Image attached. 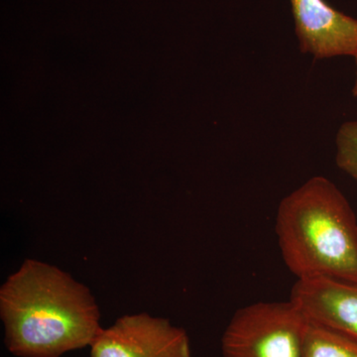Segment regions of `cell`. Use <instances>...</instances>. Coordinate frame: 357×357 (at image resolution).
Returning a JSON list of instances; mask_svg holds the SVG:
<instances>
[{"instance_id":"8","label":"cell","mask_w":357,"mask_h":357,"mask_svg":"<svg viewBox=\"0 0 357 357\" xmlns=\"http://www.w3.org/2000/svg\"><path fill=\"white\" fill-rule=\"evenodd\" d=\"M335 145L338 168L357 182V121H347L340 126Z\"/></svg>"},{"instance_id":"4","label":"cell","mask_w":357,"mask_h":357,"mask_svg":"<svg viewBox=\"0 0 357 357\" xmlns=\"http://www.w3.org/2000/svg\"><path fill=\"white\" fill-rule=\"evenodd\" d=\"M91 357H192V352L184 328L142 312L102 328L91 345Z\"/></svg>"},{"instance_id":"9","label":"cell","mask_w":357,"mask_h":357,"mask_svg":"<svg viewBox=\"0 0 357 357\" xmlns=\"http://www.w3.org/2000/svg\"><path fill=\"white\" fill-rule=\"evenodd\" d=\"M354 59H356V82H354V89H352V95L356 96L357 98V54L354 56Z\"/></svg>"},{"instance_id":"7","label":"cell","mask_w":357,"mask_h":357,"mask_svg":"<svg viewBox=\"0 0 357 357\" xmlns=\"http://www.w3.org/2000/svg\"><path fill=\"white\" fill-rule=\"evenodd\" d=\"M304 357H357V340L309 321Z\"/></svg>"},{"instance_id":"1","label":"cell","mask_w":357,"mask_h":357,"mask_svg":"<svg viewBox=\"0 0 357 357\" xmlns=\"http://www.w3.org/2000/svg\"><path fill=\"white\" fill-rule=\"evenodd\" d=\"M7 349L18 357H61L91 347L100 312L88 288L53 265L27 259L0 288Z\"/></svg>"},{"instance_id":"3","label":"cell","mask_w":357,"mask_h":357,"mask_svg":"<svg viewBox=\"0 0 357 357\" xmlns=\"http://www.w3.org/2000/svg\"><path fill=\"white\" fill-rule=\"evenodd\" d=\"M307 326L290 300L241 307L223 333V357H304Z\"/></svg>"},{"instance_id":"2","label":"cell","mask_w":357,"mask_h":357,"mask_svg":"<svg viewBox=\"0 0 357 357\" xmlns=\"http://www.w3.org/2000/svg\"><path fill=\"white\" fill-rule=\"evenodd\" d=\"M286 266L297 280L357 283V220L344 195L323 176L282 199L275 225Z\"/></svg>"},{"instance_id":"6","label":"cell","mask_w":357,"mask_h":357,"mask_svg":"<svg viewBox=\"0 0 357 357\" xmlns=\"http://www.w3.org/2000/svg\"><path fill=\"white\" fill-rule=\"evenodd\" d=\"M292 301L312 323L357 340V283L331 278L297 280Z\"/></svg>"},{"instance_id":"5","label":"cell","mask_w":357,"mask_h":357,"mask_svg":"<svg viewBox=\"0 0 357 357\" xmlns=\"http://www.w3.org/2000/svg\"><path fill=\"white\" fill-rule=\"evenodd\" d=\"M300 50L316 59L357 54V20L326 0H290Z\"/></svg>"}]
</instances>
